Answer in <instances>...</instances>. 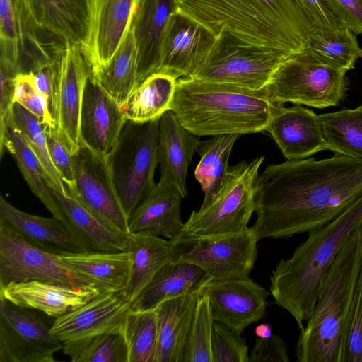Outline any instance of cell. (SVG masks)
Wrapping results in <instances>:
<instances>
[{"instance_id": "6da1fadb", "label": "cell", "mask_w": 362, "mask_h": 362, "mask_svg": "<svg viewBox=\"0 0 362 362\" xmlns=\"http://www.w3.org/2000/svg\"><path fill=\"white\" fill-rule=\"evenodd\" d=\"M362 194V159L288 160L268 165L256 181L252 228L259 239L318 229Z\"/></svg>"}, {"instance_id": "7a4b0ae2", "label": "cell", "mask_w": 362, "mask_h": 362, "mask_svg": "<svg viewBox=\"0 0 362 362\" xmlns=\"http://www.w3.org/2000/svg\"><path fill=\"white\" fill-rule=\"evenodd\" d=\"M175 9L209 28L253 45L294 54L313 25L293 0H174Z\"/></svg>"}, {"instance_id": "3957f363", "label": "cell", "mask_w": 362, "mask_h": 362, "mask_svg": "<svg viewBox=\"0 0 362 362\" xmlns=\"http://www.w3.org/2000/svg\"><path fill=\"white\" fill-rule=\"evenodd\" d=\"M362 226V194L337 217L309 232L292 255L270 276L274 303L288 311L302 330L316 304L323 279L350 234Z\"/></svg>"}, {"instance_id": "277c9868", "label": "cell", "mask_w": 362, "mask_h": 362, "mask_svg": "<svg viewBox=\"0 0 362 362\" xmlns=\"http://www.w3.org/2000/svg\"><path fill=\"white\" fill-rule=\"evenodd\" d=\"M276 105L264 90L181 77L170 110L197 136L242 135L265 131Z\"/></svg>"}, {"instance_id": "5b68a950", "label": "cell", "mask_w": 362, "mask_h": 362, "mask_svg": "<svg viewBox=\"0 0 362 362\" xmlns=\"http://www.w3.org/2000/svg\"><path fill=\"white\" fill-rule=\"evenodd\" d=\"M362 264V226L355 229L328 269L313 311L296 344L300 362H340L343 339Z\"/></svg>"}, {"instance_id": "8992f818", "label": "cell", "mask_w": 362, "mask_h": 362, "mask_svg": "<svg viewBox=\"0 0 362 362\" xmlns=\"http://www.w3.org/2000/svg\"><path fill=\"white\" fill-rule=\"evenodd\" d=\"M158 119L142 123L127 119L107 158L116 191L128 217L156 185L154 174L158 165Z\"/></svg>"}, {"instance_id": "52a82bcc", "label": "cell", "mask_w": 362, "mask_h": 362, "mask_svg": "<svg viewBox=\"0 0 362 362\" xmlns=\"http://www.w3.org/2000/svg\"><path fill=\"white\" fill-rule=\"evenodd\" d=\"M347 71L325 64L306 48L291 54L277 69L264 92L273 103L317 108L339 105L348 87Z\"/></svg>"}, {"instance_id": "ba28073f", "label": "cell", "mask_w": 362, "mask_h": 362, "mask_svg": "<svg viewBox=\"0 0 362 362\" xmlns=\"http://www.w3.org/2000/svg\"><path fill=\"white\" fill-rule=\"evenodd\" d=\"M264 156L229 167L223 185L205 207L192 211L182 233L217 235L238 233L248 227L255 212L256 181Z\"/></svg>"}, {"instance_id": "9c48e42d", "label": "cell", "mask_w": 362, "mask_h": 362, "mask_svg": "<svg viewBox=\"0 0 362 362\" xmlns=\"http://www.w3.org/2000/svg\"><path fill=\"white\" fill-rule=\"evenodd\" d=\"M202 66L192 76L263 90L279 66L291 54L247 43L221 32Z\"/></svg>"}, {"instance_id": "30bf717a", "label": "cell", "mask_w": 362, "mask_h": 362, "mask_svg": "<svg viewBox=\"0 0 362 362\" xmlns=\"http://www.w3.org/2000/svg\"><path fill=\"white\" fill-rule=\"evenodd\" d=\"M172 240L170 262L199 266L214 280L247 278L257 257L259 240L252 227L235 233L188 235L181 233Z\"/></svg>"}, {"instance_id": "8fae6325", "label": "cell", "mask_w": 362, "mask_h": 362, "mask_svg": "<svg viewBox=\"0 0 362 362\" xmlns=\"http://www.w3.org/2000/svg\"><path fill=\"white\" fill-rule=\"evenodd\" d=\"M50 316L0 298V362H54L62 349Z\"/></svg>"}, {"instance_id": "7c38bea8", "label": "cell", "mask_w": 362, "mask_h": 362, "mask_svg": "<svg viewBox=\"0 0 362 362\" xmlns=\"http://www.w3.org/2000/svg\"><path fill=\"white\" fill-rule=\"evenodd\" d=\"M131 307L125 290L102 293L79 308L55 317L51 332L62 344L63 353L76 362L95 338L123 326Z\"/></svg>"}, {"instance_id": "4fadbf2b", "label": "cell", "mask_w": 362, "mask_h": 362, "mask_svg": "<svg viewBox=\"0 0 362 362\" xmlns=\"http://www.w3.org/2000/svg\"><path fill=\"white\" fill-rule=\"evenodd\" d=\"M28 280L91 285L69 270L58 255L30 244L0 220V286Z\"/></svg>"}, {"instance_id": "5bb4252c", "label": "cell", "mask_w": 362, "mask_h": 362, "mask_svg": "<svg viewBox=\"0 0 362 362\" xmlns=\"http://www.w3.org/2000/svg\"><path fill=\"white\" fill-rule=\"evenodd\" d=\"M91 67L81 47L66 42L59 61L52 107L49 111L59 139L74 155L81 146L80 117L83 90Z\"/></svg>"}, {"instance_id": "9a60e30c", "label": "cell", "mask_w": 362, "mask_h": 362, "mask_svg": "<svg viewBox=\"0 0 362 362\" xmlns=\"http://www.w3.org/2000/svg\"><path fill=\"white\" fill-rule=\"evenodd\" d=\"M72 156L75 187L70 195L116 229L129 235V217L116 191L107 158L82 144Z\"/></svg>"}, {"instance_id": "2e32d148", "label": "cell", "mask_w": 362, "mask_h": 362, "mask_svg": "<svg viewBox=\"0 0 362 362\" xmlns=\"http://www.w3.org/2000/svg\"><path fill=\"white\" fill-rule=\"evenodd\" d=\"M217 37L204 25L175 9L162 36L157 70L181 77H192L202 66Z\"/></svg>"}, {"instance_id": "e0dca14e", "label": "cell", "mask_w": 362, "mask_h": 362, "mask_svg": "<svg viewBox=\"0 0 362 362\" xmlns=\"http://www.w3.org/2000/svg\"><path fill=\"white\" fill-rule=\"evenodd\" d=\"M200 294L209 298L216 322L241 334L264 317L269 293L247 277L211 279L202 287Z\"/></svg>"}, {"instance_id": "ac0fdd59", "label": "cell", "mask_w": 362, "mask_h": 362, "mask_svg": "<svg viewBox=\"0 0 362 362\" xmlns=\"http://www.w3.org/2000/svg\"><path fill=\"white\" fill-rule=\"evenodd\" d=\"M139 1L88 0V34L81 49L91 69L112 57L130 29Z\"/></svg>"}, {"instance_id": "d6986e66", "label": "cell", "mask_w": 362, "mask_h": 362, "mask_svg": "<svg viewBox=\"0 0 362 362\" xmlns=\"http://www.w3.org/2000/svg\"><path fill=\"white\" fill-rule=\"evenodd\" d=\"M126 121L122 108L90 74L85 85L81 105V144L107 158Z\"/></svg>"}, {"instance_id": "ffe728a7", "label": "cell", "mask_w": 362, "mask_h": 362, "mask_svg": "<svg viewBox=\"0 0 362 362\" xmlns=\"http://www.w3.org/2000/svg\"><path fill=\"white\" fill-rule=\"evenodd\" d=\"M49 189L56 206L54 217L64 223L82 252H120L129 250L130 234L127 235L114 228L67 191Z\"/></svg>"}, {"instance_id": "44dd1931", "label": "cell", "mask_w": 362, "mask_h": 362, "mask_svg": "<svg viewBox=\"0 0 362 362\" xmlns=\"http://www.w3.org/2000/svg\"><path fill=\"white\" fill-rule=\"evenodd\" d=\"M100 293L93 285L73 286L41 280L13 282L0 286V298L40 310L54 318L79 308Z\"/></svg>"}, {"instance_id": "7402d4cb", "label": "cell", "mask_w": 362, "mask_h": 362, "mask_svg": "<svg viewBox=\"0 0 362 362\" xmlns=\"http://www.w3.org/2000/svg\"><path fill=\"white\" fill-rule=\"evenodd\" d=\"M288 160H300L327 150L319 115L296 104H276L265 129Z\"/></svg>"}, {"instance_id": "603a6c76", "label": "cell", "mask_w": 362, "mask_h": 362, "mask_svg": "<svg viewBox=\"0 0 362 362\" xmlns=\"http://www.w3.org/2000/svg\"><path fill=\"white\" fill-rule=\"evenodd\" d=\"M38 29L63 42L83 45L88 28V0H16Z\"/></svg>"}, {"instance_id": "cb8c5ba5", "label": "cell", "mask_w": 362, "mask_h": 362, "mask_svg": "<svg viewBox=\"0 0 362 362\" xmlns=\"http://www.w3.org/2000/svg\"><path fill=\"white\" fill-rule=\"evenodd\" d=\"M198 137L185 128L171 110L159 117L157 153L160 180L174 185L184 198L187 194V169L200 142Z\"/></svg>"}, {"instance_id": "d4e9b609", "label": "cell", "mask_w": 362, "mask_h": 362, "mask_svg": "<svg viewBox=\"0 0 362 362\" xmlns=\"http://www.w3.org/2000/svg\"><path fill=\"white\" fill-rule=\"evenodd\" d=\"M183 196L173 184L160 181L139 202L129 216L130 233H149L173 240L182 233Z\"/></svg>"}, {"instance_id": "484cf974", "label": "cell", "mask_w": 362, "mask_h": 362, "mask_svg": "<svg viewBox=\"0 0 362 362\" xmlns=\"http://www.w3.org/2000/svg\"><path fill=\"white\" fill-rule=\"evenodd\" d=\"M200 291L167 300L155 309L158 327L155 362H183Z\"/></svg>"}, {"instance_id": "4316f807", "label": "cell", "mask_w": 362, "mask_h": 362, "mask_svg": "<svg viewBox=\"0 0 362 362\" xmlns=\"http://www.w3.org/2000/svg\"><path fill=\"white\" fill-rule=\"evenodd\" d=\"M0 220L34 246L55 255L81 252L64 223L57 218L23 211L0 197Z\"/></svg>"}, {"instance_id": "83f0119b", "label": "cell", "mask_w": 362, "mask_h": 362, "mask_svg": "<svg viewBox=\"0 0 362 362\" xmlns=\"http://www.w3.org/2000/svg\"><path fill=\"white\" fill-rule=\"evenodd\" d=\"M174 0H140L130 28L138 51L137 85L157 71L163 31L171 13Z\"/></svg>"}, {"instance_id": "f1b7e54d", "label": "cell", "mask_w": 362, "mask_h": 362, "mask_svg": "<svg viewBox=\"0 0 362 362\" xmlns=\"http://www.w3.org/2000/svg\"><path fill=\"white\" fill-rule=\"evenodd\" d=\"M71 272L101 293L126 290L132 264L131 252H78L58 255Z\"/></svg>"}, {"instance_id": "f546056e", "label": "cell", "mask_w": 362, "mask_h": 362, "mask_svg": "<svg viewBox=\"0 0 362 362\" xmlns=\"http://www.w3.org/2000/svg\"><path fill=\"white\" fill-rule=\"evenodd\" d=\"M211 279V276L197 265L168 261L133 301L131 310H155L167 300L201 289Z\"/></svg>"}, {"instance_id": "4dcf8cb0", "label": "cell", "mask_w": 362, "mask_h": 362, "mask_svg": "<svg viewBox=\"0 0 362 362\" xmlns=\"http://www.w3.org/2000/svg\"><path fill=\"white\" fill-rule=\"evenodd\" d=\"M171 250V240L149 233H130L132 264L125 291L132 303L169 261Z\"/></svg>"}, {"instance_id": "1f68e13d", "label": "cell", "mask_w": 362, "mask_h": 362, "mask_svg": "<svg viewBox=\"0 0 362 362\" xmlns=\"http://www.w3.org/2000/svg\"><path fill=\"white\" fill-rule=\"evenodd\" d=\"M91 75L122 108L137 86L138 51L131 28L110 60L92 69Z\"/></svg>"}, {"instance_id": "d6a6232c", "label": "cell", "mask_w": 362, "mask_h": 362, "mask_svg": "<svg viewBox=\"0 0 362 362\" xmlns=\"http://www.w3.org/2000/svg\"><path fill=\"white\" fill-rule=\"evenodd\" d=\"M177 78L165 71H155L133 90L122 107L127 120L142 123L159 118L169 110Z\"/></svg>"}, {"instance_id": "836d02e7", "label": "cell", "mask_w": 362, "mask_h": 362, "mask_svg": "<svg viewBox=\"0 0 362 362\" xmlns=\"http://www.w3.org/2000/svg\"><path fill=\"white\" fill-rule=\"evenodd\" d=\"M5 152L12 155L32 192L54 216L56 206L49 189L53 187L52 182L21 132L13 124L12 119L7 127L4 139L0 141L1 158Z\"/></svg>"}, {"instance_id": "e575fe53", "label": "cell", "mask_w": 362, "mask_h": 362, "mask_svg": "<svg viewBox=\"0 0 362 362\" xmlns=\"http://www.w3.org/2000/svg\"><path fill=\"white\" fill-rule=\"evenodd\" d=\"M240 136L222 134L200 141L197 151L200 159L194 174L204 194L201 208L206 206L219 192L229 169L233 147Z\"/></svg>"}, {"instance_id": "d590c367", "label": "cell", "mask_w": 362, "mask_h": 362, "mask_svg": "<svg viewBox=\"0 0 362 362\" xmlns=\"http://www.w3.org/2000/svg\"><path fill=\"white\" fill-rule=\"evenodd\" d=\"M356 35L345 25L331 30L314 28L306 49L320 62L348 71L362 58V49Z\"/></svg>"}, {"instance_id": "8d00e7d4", "label": "cell", "mask_w": 362, "mask_h": 362, "mask_svg": "<svg viewBox=\"0 0 362 362\" xmlns=\"http://www.w3.org/2000/svg\"><path fill=\"white\" fill-rule=\"evenodd\" d=\"M319 117L327 150L362 159V105Z\"/></svg>"}, {"instance_id": "74e56055", "label": "cell", "mask_w": 362, "mask_h": 362, "mask_svg": "<svg viewBox=\"0 0 362 362\" xmlns=\"http://www.w3.org/2000/svg\"><path fill=\"white\" fill-rule=\"evenodd\" d=\"M128 362H155L158 327L155 310H130L123 323Z\"/></svg>"}, {"instance_id": "f35d334b", "label": "cell", "mask_w": 362, "mask_h": 362, "mask_svg": "<svg viewBox=\"0 0 362 362\" xmlns=\"http://www.w3.org/2000/svg\"><path fill=\"white\" fill-rule=\"evenodd\" d=\"M12 122L21 132L30 147L49 175L53 190L66 191L64 182L56 169L48 148L46 129L40 120L18 103H13Z\"/></svg>"}, {"instance_id": "ab89813d", "label": "cell", "mask_w": 362, "mask_h": 362, "mask_svg": "<svg viewBox=\"0 0 362 362\" xmlns=\"http://www.w3.org/2000/svg\"><path fill=\"white\" fill-rule=\"evenodd\" d=\"M214 322L209 298L201 295L186 343L183 362H213L211 343Z\"/></svg>"}, {"instance_id": "60d3db41", "label": "cell", "mask_w": 362, "mask_h": 362, "mask_svg": "<svg viewBox=\"0 0 362 362\" xmlns=\"http://www.w3.org/2000/svg\"><path fill=\"white\" fill-rule=\"evenodd\" d=\"M0 67L13 75L23 72L24 55L13 0H0Z\"/></svg>"}, {"instance_id": "b9f144b4", "label": "cell", "mask_w": 362, "mask_h": 362, "mask_svg": "<svg viewBox=\"0 0 362 362\" xmlns=\"http://www.w3.org/2000/svg\"><path fill=\"white\" fill-rule=\"evenodd\" d=\"M340 362H362V264L347 317Z\"/></svg>"}, {"instance_id": "7bdbcfd3", "label": "cell", "mask_w": 362, "mask_h": 362, "mask_svg": "<svg viewBox=\"0 0 362 362\" xmlns=\"http://www.w3.org/2000/svg\"><path fill=\"white\" fill-rule=\"evenodd\" d=\"M76 362H128V349L123 326L95 338Z\"/></svg>"}, {"instance_id": "ee69618b", "label": "cell", "mask_w": 362, "mask_h": 362, "mask_svg": "<svg viewBox=\"0 0 362 362\" xmlns=\"http://www.w3.org/2000/svg\"><path fill=\"white\" fill-rule=\"evenodd\" d=\"M13 100L36 116L45 128L55 127L47 99L36 89L33 72L19 73L14 76Z\"/></svg>"}, {"instance_id": "f6af8a7d", "label": "cell", "mask_w": 362, "mask_h": 362, "mask_svg": "<svg viewBox=\"0 0 362 362\" xmlns=\"http://www.w3.org/2000/svg\"><path fill=\"white\" fill-rule=\"evenodd\" d=\"M211 352L213 362H249L248 346L240 334L216 321Z\"/></svg>"}, {"instance_id": "bcb514c9", "label": "cell", "mask_w": 362, "mask_h": 362, "mask_svg": "<svg viewBox=\"0 0 362 362\" xmlns=\"http://www.w3.org/2000/svg\"><path fill=\"white\" fill-rule=\"evenodd\" d=\"M45 129L52 160L64 182L67 192L71 194L75 187L72 154L59 139L55 127H47Z\"/></svg>"}, {"instance_id": "7dc6e473", "label": "cell", "mask_w": 362, "mask_h": 362, "mask_svg": "<svg viewBox=\"0 0 362 362\" xmlns=\"http://www.w3.org/2000/svg\"><path fill=\"white\" fill-rule=\"evenodd\" d=\"M315 28L331 30L344 26L329 0H293Z\"/></svg>"}, {"instance_id": "c3c4849f", "label": "cell", "mask_w": 362, "mask_h": 362, "mask_svg": "<svg viewBox=\"0 0 362 362\" xmlns=\"http://www.w3.org/2000/svg\"><path fill=\"white\" fill-rule=\"evenodd\" d=\"M288 346L277 334L257 337L249 355V362H288Z\"/></svg>"}, {"instance_id": "681fc988", "label": "cell", "mask_w": 362, "mask_h": 362, "mask_svg": "<svg viewBox=\"0 0 362 362\" xmlns=\"http://www.w3.org/2000/svg\"><path fill=\"white\" fill-rule=\"evenodd\" d=\"M0 141H1L5 136L7 127L12 119L13 78L15 76L3 68H0Z\"/></svg>"}, {"instance_id": "f907efd6", "label": "cell", "mask_w": 362, "mask_h": 362, "mask_svg": "<svg viewBox=\"0 0 362 362\" xmlns=\"http://www.w3.org/2000/svg\"><path fill=\"white\" fill-rule=\"evenodd\" d=\"M341 23L356 35L362 34V0H329Z\"/></svg>"}, {"instance_id": "816d5d0a", "label": "cell", "mask_w": 362, "mask_h": 362, "mask_svg": "<svg viewBox=\"0 0 362 362\" xmlns=\"http://www.w3.org/2000/svg\"><path fill=\"white\" fill-rule=\"evenodd\" d=\"M255 334L259 338H269L272 335V327L269 323L258 325L255 329Z\"/></svg>"}]
</instances>
